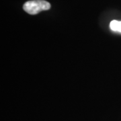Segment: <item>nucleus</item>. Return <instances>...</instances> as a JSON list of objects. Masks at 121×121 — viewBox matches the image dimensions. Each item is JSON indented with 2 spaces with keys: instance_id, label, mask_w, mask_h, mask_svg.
Returning <instances> with one entry per match:
<instances>
[{
  "instance_id": "1",
  "label": "nucleus",
  "mask_w": 121,
  "mask_h": 121,
  "mask_svg": "<svg viewBox=\"0 0 121 121\" xmlns=\"http://www.w3.org/2000/svg\"><path fill=\"white\" fill-rule=\"evenodd\" d=\"M51 8V4L44 0H32L26 2L23 5L24 10L29 14L35 15L42 11Z\"/></svg>"
},
{
  "instance_id": "2",
  "label": "nucleus",
  "mask_w": 121,
  "mask_h": 121,
  "mask_svg": "<svg viewBox=\"0 0 121 121\" xmlns=\"http://www.w3.org/2000/svg\"><path fill=\"white\" fill-rule=\"evenodd\" d=\"M110 28L113 31H117L121 32V21H117V20H112L110 24Z\"/></svg>"
}]
</instances>
